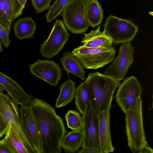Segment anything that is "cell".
Segmentation results:
<instances>
[{"instance_id": "cell-1", "label": "cell", "mask_w": 153, "mask_h": 153, "mask_svg": "<svg viewBox=\"0 0 153 153\" xmlns=\"http://www.w3.org/2000/svg\"><path fill=\"white\" fill-rule=\"evenodd\" d=\"M40 133L43 153H60L66 133L62 118L54 108L42 100L33 98L29 103Z\"/></svg>"}, {"instance_id": "cell-2", "label": "cell", "mask_w": 153, "mask_h": 153, "mask_svg": "<svg viewBox=\"0 0 153 153\" xmlns=\"http://www.w3.org/2000/svg\"><path fill=\"white\" fill-rule=\"evenodd\" d=\"M84 82L89 93V101L95 113L99 115L104 111L110 110L113 95L120 82L96 72L89 74Z\"/></svg>"}, {"instance_id": "cell-3", "label": "cell", "mask_w": 153, "mask_h": 153, "mask_svg": "<svg viewBox=\"0 0 153 153\" xmlns=\"http://www.w3.org/2000/svg\"><path fill=\"white\" fill-rule=\"evenodd\" d=\"M142 102L125 113L127 145L134 153H140L148 145L143 126Z\"/></svg>"}, {"instance_id": "cell-4", "label": "cell", "mask_w": 153, "mask_h": 153, "mask_svg": "<svg viewBox=\"0 0 153 153\" xmlns=\"http://www.w3.org/2000/svg\"><path fill=\"white\" fill-rule=\"evenodd\" d=\"M71 52L84 68L91 69L104 67L114 59L116 54L113 47L88 48L83 45L74 49Z\"/></svg>"}, {"instance_id": "cell-5", "label": "cell", "mask_w": 153, "mask_h": 153, "mask_svg": "<svg viewBox=\"0 0 153 153\" xmlns=\"http://www.w3.org/2000/svg\"><path fill=\"white\" fill-rule=\"evenodd\" d=\"M115 97L116 102L125 113L134 109L142 102L143 88L134 76L127 77L118 87Z\"/></svg>"}, {"instance_id": "cell-6", "label": "cell", "mask_w": 153, "mask_h": 153, "mask_svg": "<svg viewBox=\"0 0 153 153\" xmlns=\"http://www.w3.org/2000/svg\"><path fill=\"white\" fill-rule=\"evenodd\" d=\"M85 0H71L60 14L65 25L75 34L84 33L90 26L86 19Z\"/></svg>"}, {"instance_id": "cell-7", "label": "cell", "mask_w": 153, "mask_h": 153, "mask_svg": "<svg viewBox=\"0 0 153 153\" xmlns=\"http://www.w3.org/2000/svg\"><path fill=\"white\" fill-rule=\"evenodd\" d=\"M103 30L113 43L118 45L132 41L138 28L132 21L110 15L106 19Z\"/></svg>"}, {"instance_id": "cell-8", "label": "cell", "mask_w": 153, "mask_h": 153, "mask_svg": "<svg viewBox=\"0 0 153 153\" xmlns=\"http://www.w3.org/2000/svg\"><path fill=\"white\" fill-rule=\"evenodd\" d=\"M69 36L62 21L56 19L48 38L40 45V53L48 59L52 58L62 50Z\"/></svg>"}, {"instance_id": "cell-9", "label": "cell", "mask_w": 153, "mask_h": 153, "mask_svg": "<svg viewBox=\"0 0 153 153\" xmlns=\"http://www.w3.org/2000/svg\"><path fill=\"white\" fill-rule=\"evenodd\" d=\"M134 52V48L131 42L121 43L117 56L105 70V74L119 82L124 79L133 62Z\"/></svg>"}, {"instance_id": "cell-10", "label": "cell", "mask_w": 153, "mask_h": 153, "mask_svg": "<svg viewBox=\"0 0 153 153\" xmlns=\"http://www.w3.org/2000/svg\"><path fill=\"white\" fill-rule=\"evenodd\" d=\"M21 106L20 123L22 130L35 153H43L40 132L32 109L28 105Z\"/></svg>"}, {"instance_id": "cell-11", "label": "cell", "mask_w": 153, "mask_h": 153, "mask_svg": "<svg viewBox=\"0 0 153 153\" xmlns=\"http://www.w3.org/2000/svg\"><path fill=\"white\" fill-rule=\"evenodd\" d=\"M82 115L83 140L82 147L100 150L99 136V115L88 101Z\"/></svg>"}, {"instance_id": "cell-12", "label": "cell", "mask_w": 153, "mask_h": 153, "mask_svg": "<svg viewBox=\"0 0 153 153\" xmlns=\"http://www.w3.org/2000/svg\"><path fill=\"white\" fill-rule=\"evenodd\" d=\"M29 67L31 74L52 86H57L61 79L62 68L53 61L38 59Z\"/></svg>"}, {"instance_id": "cell-13", "label": "cell", "mask_w": 153, "mask_h": 153, "mask_svg": "<svg viewBox=\"0 0 153 153\" xmlns=\"http://www.w3.org/2000/svg\"><path fill=\"white\" fill-rule=\"evenodd\" d=\"M8 94H0V115L10 126L30 153L35 152L25 135L20 123V117L12 111L9 103Z\"/></svg>"}, {"instance_id": "cell-14", "label": "cell", "mask_w": 153, "mask_h": 153, "mask_svg": "<svg viewBox=\"0 0 153 153\" xmlns=\"http://www.w3.org/2000/svg\"><path fill=\"white\" fill-rule=\"evenodd\" d=\"M0 84L17 106L28 105L34 98L31 94L27 93L16 81L0 71Z\"/></svg>"}, {"instance_id": "cell-15", "label": "cell", "mask_w": 153, "mask_h": 153, "mask_svg": "<svg viewBox=\"0 0 153 153\" xmlns=\"http://www.w3.org/2000/svg\"><path fill=\"white\" fill-rule=\"evenodd\" d=\"M110 110L104 111L99 115V136L102 153L113 152L115 150L111 139Z\"/></svg>"}, {"instance_id": "cell-16", "label": "cell", "mask_w": 153, "mask_h": 153, "mask_svg": "<svg viewBox=\"0 0 153 153\" xmlns=\"http://www.w3.org/2000/svg\"><path fill=\"white\" fill-rule=\"evenodd\" d=\"M101 26H98L95 30L88 33H84L81 41L83 45L88 48L101 47L110 48L112 47L113 42L104 31L100 30Z\"/></svg>"}, {"instance_id": "cell-17", "label": "cell", "mask_w": 153, "mask_h": 153, "mask_svg": "<svg viewBox=\"0 0 153 153\" xmlns=\"http://www.w3.org/2000/svg\"><path fill=\"white\" fill-rule=\"evenodd\" d=\"M36 27V23L29 16L19 18L14 23L13 29L15 36L20 40L33 37Z\"/></svg>"}, {"instance_id": "cell-18", "label": "cell", "mask_w": 153, "mask_h": 153, "mask_svg": "<svg viewBox=\"0 0 153 153\" xmlns=\"http://www.w3.org/2000/svg\"><path fill=\"white\" fill-rule=\"evenodd\" d=\"M64 70L68 74L72 73L83 81L85 79L84 68L71 52L67 51L62 53L60 58Z\"/></svg>"}, {"instance_id": "cell-19", "label": "cell", "mask_w": 153, "mask_h": 153, "mask_svg": "<svg viewBox=\"0 0 153 153\" xmlns=\"http://www.w3.org/2000/svg\"><path fill=\"white\" fill-rule=\"evenodd\" d=\"M103 10L98 0H85V11L86 21L94 28L100 24L103 18Z\"/></svg>"}, {"instance_id": "cell-20", "label": "cell", "mask_w": 153, "mask_h": 153, "mask_svg": "<svg viewBox=\"0 0 153 153\" xmlns=\"http://www.w3.org/2000/svg\"><path fill=\"white\" fill-rule=\"evenodd\" d=\"M83 140L82 128L72 130L64 136L61 142V147L65 152L76 153L82 147Z\"/></svg>"}, {"instance_id": "cell-21", "label": "cell", "mask_w": 153, "mask_h": 153, "mask_svg": "<svg viewBox=\"0 0 153 153\" xmlns=\"http://www.w3.org/2000/svg\"><path fill=\"white\" fill-rule=\"evenodd\" d=\"M75 83L68 79L60 86V93L57 98L55 106L57 108L66 106L74 99L75 93Z\"/></svg>"}, {"instance_id": "cell-22", "label": "cell", "mask_w": 153, "mask_h": 153, "mask_svg": "<svg viewBox=\"0 0 153 153\" xmlns=\"http://www.w3.org/2000/svg\"><path fill=\"white\" fill-rule=\"evenodd\" d=\"M4 137L11 153H30L10 126Z\"/></svg>"}, {"instance_id": "cell-23", "label": "cell", "mask_w": 153, "mask_h": 153, "mask_svg": "<svg viewBox=\"0 0 153 153\" xmlns=\"http://www.w3.org/2000/svg\"><path fill=\"white\" fill-rule=\"evenodd\" d=\"M74 97L76 108L81 114L84 113L87 104L89 101V95L87 86L83 82L76 88Z\"/></svg>"}, {"instance_id": "cell-24", "label": "cell", "mask_w": 153, "mask_h": 153, "mask_svg": "<svg viewBox=\"0 0 153 153\" xmlns=\"http://www.w3.org/2000/svg\"><path fill=\"white\" fill-rule=\"evenodd\" d=\"M8 19L12 23L22 14L24 8L18 0H3Z\"/></svg>"}, {"instance_id": "cell-25", "label": "cell", "mask_w": 153, "mask_h": 153, "mask_svg": "<svg viewBox=\"0 0 153 153\" xmlns=\"http://www.w3.org/2000/svg\"><path fill=\"white\" fill-rule=\"evenodd\" d=\"M65 118L68 127L72 130L82 128L83 120L82 116L77 111L73 110L68 111Z\"/></svg>"}, {"instance_id": "cell-26", "label": "cell", "mask_w": 153, "mask_h": 153, "mask_svg": "<svg viewBox=\"0 0 153 153\" xmlns=\"http://www.w3.org/2000/svg\"><path fill=\"white\" fill-rule=\"evenodd\" d=\"M71 0H56L51 6L48 12L45 15L47 22L53 21L60 14L63 9Z\"/></svg>"}, {"instance_id": "cell-27", "label": "cell", "mask_w": 153, "mask_h": 153, "mask_svg": "<svg viewBox=\"0 0 153 153\" xmlns=\"http://www.w3.org/2000/svg\"><path fill=\"white\" fill-rule=\"evenodd\" d=\"M32 5L38 14L49 9L51 6L50 3L52 0H30Z\"/></svg>"}, {"instance_id": "cell-28", "label": "cell", "mask_w": 153, "mask_h": 153, "mask_svg": "<svg viewBox=\"0 0 153 153\" xmlns=\"http://www.w3.org/2000/svg\"><path fill=\"white\" fill-rule=\"evenodd\" d=\"M11 27H6L3 26L0 22V38L3 47L7 48L11 41L9 38V35Z\"/></svg>"}, {"instance_id": "cell-29", "label": "cell", "mask_w": 153, "mask_h": 153, "mask_svg": "<svg viewBox=\"0 0 153 153\" xmlns=\"http://www.w3.org/2000/svg\"><path fill=\"white\" fill-rule=\"evenodd\" d=\"M0 22L3 26L11 27L12 23L8 19L3 0H0Z\"/></svg>"}, {"instance_id": "cell-30", "label": "cell", "mask_w": 153, "mask_h": 153, "mask_svg": "<svg viewBox=\"0 0 153 153\" xmlns=\"http://www.w3.org/2000/svg\"><path fill=\"white\" fill-rule=\"evenodd\" d=\"M9 126V125L0 115V138L5 135Z\"/></svg>"}, {"instance_id": "cell-31", "label": "cell", "mask_w": 153, "mask_h": 153, "mask_svg": "<svg viewBox=\"0 0 153 153\" xmlns=\"http://www.w3.org/2000/svg\"><path fill=\"white\" fill-rule=\"evenodd\" d=\"M0 153H11L4 137L0 140Z\"/></svg>"}, {"instance_id": "cell-32", "label": "cell", "mask_w": 153, "mask_h": 153, "mask_svg": "<svg viewBox=\"0 0 153 153\" xmlns=\"http://www.w3.org/2000/svg\"><path fill=\"white\" fill-rule=\"evenodd\" d=\"M78 153H102L100 150L82 148L80 150H79Z\"/></svg>"}, {"instance_id": "cell-33", "label": "cell", "mask_w": 153, "mask_h": 153, "mask_svg": "<svg viewBox=\"0 0 153 153\" xmlns=\"http://www.w3.org/2000/svg\"><path fill=\"white\" fill-rule=\"evenodd\" d=\"M153 150L148 145L140 152V153H153Z\"/></svg>"}, {"instance_id": "cell-34", "label": "cell", "mask_w": 153, "mask_h": 153, "mask_svg": "<svg viewBox=\"0 0 153 153\" xmlns=\"http://www.w3.org/2000/svg\"><path fill=\"white\" fill-rule=\"evenodd\" d=\"M18 1L21 6L24 8L27 0H18Z\"/></svg>"}, {"instance_id": "cell-35", "label": "cell", "mask_w": 153, "mask_h": 153, "mask_svg": "<svg viewBox=\"0 0 153 153\" xmlns=\"http://www.w3.org/2000/svg\"><path fill=\"white\" fill-rule=\"evenodd\" d=\"M2 41L0 38V52H2L3 51L2 48Z\"/></svg>"}, {"instance_id": "cell-36", "label": "cell", "mask_w": 153, "mask_h": 153, "mask_svg": "<svg viewBox=\"0 0 153 153\" xmlns=\"http://www.w3.org/2000/svg\"><path fill=\"white\" fill-rule=\"evenodd\" d=\"M4 89L3 87L0 84V91L1 92L3 93L4 91Z\"/></svg>"}, {"instance_id": "cell-37", "label": "cell", "mask_w": 153, "mask_h": 153, "mask_svg": "<svg viewBox=\"0 0 153 153\" xmlns=\"http://www.w3.org/2000/svg\"><path fill=\"white\" fill-rule=\"evenodd\" d=\"M4 94V93H2L1 92V91H0V94Z\"/></svg>"}]
</instances>
